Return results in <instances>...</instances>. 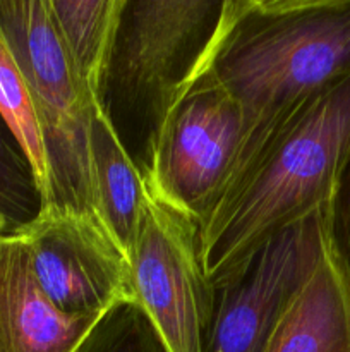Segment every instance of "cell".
<instances>
[{"mask_svg": "<svg viewBox=\"0 0 350 352\" xmlns=\"http://www.w3.org/2000/svg\"><path fill=\"white\" fill-rule=\"evenodd\" d=\"M0 116L12 131L33 167L45 206L50 196V175H48L47 150H45L40 116L33 95L2 36H0Z\"/></svg>", "mask_w": 350, "mask_h": 352, "instance_id": "13", "label": "cell"}, {"mask_svg": "<svg viewBox=\"0 0 350 352\" xmlns=\"http://www.w3.org/2000/svg\"><path fill=\"white\" fill-rule=\"evenodd\" d=\"M242 136L239 103L206 69L165 122L146 191L199 227L229 184Z\"/></svg>", "mask_w": 350, "mask_h": 352, "instance_id": "5", "label": "cell"}, {"mask_svg": "<svg viewBox=\"0 0 350 352\" xmlns=\"http://www.w3.org/2000/svg\"><path fill=\"white\" fill-rule=\"evenodd\" d=\"M0 36L40 116L50 175V196L43 208L67 210L100 222L88 138L96 100L69 58L47 0H0Z\"/></svg>", "mask_w": 350, "mask_h": 352, "instance_id": "4", "label": "cell"}, {"mask_svg": "<svg viewBox=\"0 0 350 352\" xmlns=\"http://www.w3.org/2000/svg\"><path fill=\"white\" fill-rule=\"evenodd\" d=\"M235 0H122L96 105L143 179L165 122L208 69Z\"/></svg>", "mask_w": 350, "mask_h": 352, "instance_id": "3", "label": "cell"}, {"mask_svg": "<svg viewBox=\"0 0 350 352\" xmlns=\"http://www.w3.org/2000/svg\"><path fill=\"white\" fill-rule=\"evenodd\" d=\"M43 210L26 153L0 116V237L21 236Z\"/></svg>", "mask_w": 350, "mask_h": 352, "instance_id": "14", "label": "cell"}, {"mask_svg": "<svg viewBox=\"0 0 350 352\" xmlns=\"http://www.w3.org/2000/svg\"><path fill=\"white\" fill-rule=\"evenodd\" d=\"M264 352H350V282L326 246Z\"/></svg>", "mask_w": 350, "mask_h": 352, "instance_id": "10", "label": "cell"}, {"mask_svg": "<svg viewBox=\"0 0 350 352\" xmlns=\"http://www.w3.org/2000/svg\"><path fill=\"white\" fill-rule=\"evenodd\" d=\"M129 265L136 302L167 352H205L213 285L201 263L199 227L146 191Z\"/></svg>", "mask_w": 350, "mask_h": 352, "instance_id": "7", "label": "cell"}, {"mask_svg": "<svg viewBox=\"0 0 350 352\" xmlns=\"http://www.w3.org/2000/svg\"><path fill=\"white\" fill-rule=\"evenodd\" d=\"M88 138L96 213L103 227L129 258L146 199L144 179L120 146L96 103L91 110Z\"/></svg>", "mask_w": 350, "mask_h": 352, "instance_id": "11", "label": "cell"}, {"mask_svg": "<svg viewBox=\"0 0 350 352\" xmlns=\"http://www.w3.org/2000/svg\"><path fill=\"white\" fill-rule=\"evenodd\" d=\"M349 71L350 0H235L208 65L244 117L229 184L281 117Z\"/></svg>", "mask_w": 350, "mask_h": 352, "instance_id": "2", "label": "cell"}, {"mask_svg": "<svg viewBox=\"0 0 350 352\" xmlns=\"http://www.w3.org/2000/svg\"><path fill=\"white\" fill-rule=\"evenodd\" d=\"M23 237L38 285L58 311L102 316L119 302H136L129 258L96 220L43 208Z\"/></svg>", "mask_w": 350, "mask_h": 352, "instance_id": "8", "label": "cell"}, {"mask_svg": "<svg viewBox=\"0 0 350 352\" xmlns=\"http://www.w3.org/2000/svg\"><path fill=\"white\" fill-rule=\"evenodd\" d=\"M82 86L96 98L122 0H47Z\"/></svg>", "mask_w": 350, "mask_h": 352, "instance_id": "12", "label": "cell"}, {"mask_svg": "<svg viewBox=\"0 0 350 352\" xmlns=\"http://www.w3.org/2000/svg\"><path fill=\"white\" fill-rule=\"evenodd\" d=\"M74 352H167L137 302H119L89 330Z\"/></svg>", "mask_w": 350, "mask_h": 352, "instance_id": "15", "label": "cell"}, {"mask_svg": "<svg viewBox=\"0 0 350 352\" xmlns=\"http://www.w3.org/2000/svg\"><path fill=\"white\" fill-rule=\"evenodd\" d=\"M325 213L329 251L350 282V146L335 177Z\"/></svg>", "mask_w": 350, "mask_h": 352, "instance_id": "16", "label": "cell"}, {"mask_svg": "<svg viewBox=\"0 0 350 352\" xmlns=\"http://www.w3.org/2000/svg\"><path fill=\"white\" fill-rule=\"evenodd\" d=\"M350 146V71L278 120L199 226L209 282L292 223L325 210Z\"/></svg>", "mask_w": 350, "mask_h": 352, "instance_id": "1", "label": "cell"}, {"mask_svg": "<svg viewBox=\"0 0 350 352\" xmlns=\"http://www.w3.org/2000/svg\"><path fill=\"white\" fill-rule=\"evenodd\" d=\"M102 316L58 311L38 285L23 234L0 237V352H74Z\"/></svg>", "mask_w": 350, "mask_h": 352, "instance_id": "9", "label": "cell"}, {"mask_svg": "<svg viewBox=\"0 0 350 352\" xmlns=\"http://www.w3.org/2000/svg\"><path fill=\"white\" fill-rule=\"evenodd\" d=\"M325 210L277 232L211 280L213 318L205 352H264L325 254Z\"/></svg>", "mask_w": 350, "mask_h": 352, "instance_id": "6", "label": "cell"}]
</instances>
